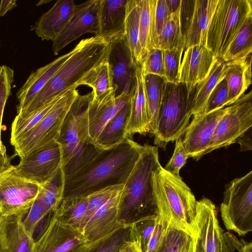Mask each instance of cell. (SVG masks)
Wrapping results in <instances>:
<instances>
[{"instance_id":"cell-18","label":"cell","mask_w":252,"mask_h":252,"mask_svg":"<svg viewBox=\"0 0 252 252\" xmlns=\"http://www.w3.org/2000/svg\"><path fill=\"white\" fill-rule=\"evenodd\" d=\"M185 50L179 82L184 83L190 92L208 75L217 58L205 46L195 45Z\"/></svg>"},{"instance_id":"cell-35","label":"cell","mask_w":252,"mask_h":252,"mask_svg":"<svg viewBox=\"0 0 252 252\" xmlns=\"http://www.w3.org/2000/svg\"><path fill=\"white\" fill-rule=\"evenodd\" d=\"M195 237L186 231L170 223L163 239L155 252H188Z\"/></svg>"},{"instance_id":"cell-25","label":"cell","mask_w":252,"mask_h":252,"mask_svg":"<svg viewBox=\"0 0 252 252\" xmlns=\"http://www.w3.org/2000/svg\"><path fill=\"white\" fill-rule=\"evenodd\" d=\"M218 0H195L193 10L184 31V50L200 45L206 46L207 30Z\"/></svg>"},{"instance_id":"cell-11","label":"cell","mask_w":252,"mask_h":252,"mask_svg":"<svg viewBox=\"0 0 252 252\" xmlns=\"http://www.w3.org/2000/svg\"><path fill=\"white\" fill-rule=\"evenodd\" d=\"M41 186L17 175L12 165L0 173V215L26 214Z\"/></svg>"},{"instance_id":"cell-32","label":"cell","mask_w":252,"mask_h":252,"mask_svg":"<svg viewBox=\"0 0 252 252\" xmlns=\"http://www.w3.org/2000/svg\"><path fill=\"white\" fill-rule=\"evenodd\" d=\"M88 203V196L63 198L53 213L63 223L80 229Z\"/></svg>"},{"instance_id":"cell-15","label":"cell","mask_w":252,"mask_h":252,"mask_svg":"<svg viewBox=\"0 0 252 252\" xmlns=\"http://www.w3.org/2000/svg\"><path fill=\"white\" fill-rule=\"evenodd\" d=\"M115 96L130 92L134 86L136 64L124 34L110 42L107 56Z\"/></svg>"},{"instance_id":"cell-33","label":"cell","mask_w":252,"mask_h":252,"mask_svg":"<svg viewBox=\"0 0 252 252\" xmlns=\"http://www.w3.org/2000/svg\"><path fill=\"white\" fill-rule=\"evenodd\" d=\"M77 85H87L91 87L94 99L99 98L115 91L107 60L91 70L77 83Z\"/></svg>"},{"instance_id":"cell-4","label":"cell","mask_w":252,"mask_h":252,"mask_svg":"<svg viewBox=\"0 0 252 252\" xmlns=\"http://www.w3.org/2000/svg\"><path fill=\"white\" fill-rule=\"evenodd\" d=\"M93 91L79 94L63 122L57 141L62 155L64 182L88 164L100 152L89 134L88 106Z\"/></svg>"},{"instance_id":"cell-21","label":"cell","mask_w":252,"mask_h":252,"mask_svg":"<svg viewBox=\"0 0 252 252\" xmlns=\"http://www.w3.org/2000/svg\"><path fill=\"white\" fill-rule=\"evenodd\" d=\"M76 4L73 0H58L44 13L33 27L42 40L52 41L63 30L70 20Z\"/></svg>"},{"instance_id":"cell-16","label":"cell","mask_w":252,"mask_h":252,"mask_svg":"<svg viewBox=\"0 0 252 252\" xmlns=\"http://www.w3.org/2000/svg\"><path fill=\"white\" fill-rule=\"evenodd\" d=\"M228 106L205 115H197L187 126L182 137L183 146L189 158L196 160L205 155L216 127L226 113Z\"/></svg>"},{"instance_id":"cell-57","label":"cell","mask_w":252,"mask_h":252,"mask_svg":"<svg viewBox=\"0 0 252 252\" xmlns=\"http://www.w3.org/2000/svg\"><path fill=\"white\" fill-rule=\"evenodd\" d=\"M194 252H200L199 247H198V244H197L196 237L195 241Z\"/></svg>"},{"instance_id":"cell-7","label":"cell","mask_w":252,"mask_h":252,"mask_svg":"<svg viewBox=\"0 0 252 252\" xmlns=\"http://www.w3.org/2000/svg\"><path fill=\"white\" fill-rule=\"evenodd\" d=\"M252 15V0H218L207 30L206 47L220 59L228 46Z\"/></svg>"},{"instance_id":"cell-26","label":"cell","mask_w":252,"mask_h":252,"mask_svg":"<svg viewBox=\"0 0 252 252\" xmlns=\"http://www.w3.org/2000/svg\"><path fill=\"white\" fill-rule=\"evenodd\" d=\"M127 0H100L99 31L94 36L109 41L124 34Z\"/></svg>"},{"instance_id":"cell-43","label":"cell","mask_w":252,"mask_h":252,"mask_svg":"<svg viewBox=\"0 0 252 252\" xmlns=\"http://www.w3.org/2000/svg\"><path fill=\"white\" fill-rule=\"evenodd\" d=\"M183 48L163 50L164 77L167 82H179V70Z\"/></svg>"},{"instance_id":"cell-10","label":"cell","mask_w":252,"mask_h":252,"mask_svg":"<svg viewBox=\"0 0 252 252\" xmlns=\"http://www.w3.org/2000/svg\"><path fill=\"white\" fill-rule=\"evenodd\" d=\"M252 126V92L244 94L228 106L218 122L205 155L236 143Z\"/></svg>"},{"instance_id":"cell-23","label":"cell","mask_w":252,"mask_h":252,"mask_svg":"<svg viewBox=\"0 0 252 252\" xmlns=\"http://www.w3.org/2000/svg\"><path fill=\"white\" fill-rule=\"evenodd\" d=\"M122 190L112 196L83 229L89 242L100 239L123 226L118 220V205Z\"/></svg>"},{"instance_id":"cell-12","label":"cell","mask_w":252,"mask_h":252,"mask_svg":"<svg viewBox=\"0 0 252 252\" xmlns=\"http://www.w3.org/2000/svg\"><path fill=\"white\" fill-rule=\"evenodd\" d=\"M35 240L33 252H86L89 242L82 230L65 224L52 212Z\"/></svg>"},{"instance_id":"cell-14","label":"cell","mask_w":252,"mask_h":252,"mask_svg":"<svg viewBox=\"0 0 252 252\" xmlns=\"http://www.w3.org/2000/svg\"><path fill=\"white\" fill-rule=\"evenodd\" d=\"M100 0H91L76 5L73 14L62 32L52 41L55 55L83 34L96 35L99 31Z\"/></svg>"},{"instance_id":"cell-39","label":"cell","mask_w":252,"mask_h":252,"mask_svg":"<svg viewBox=\"0 0 252 252\" xmlns=\"http://www.w3.org/2000/svg\"><path fill=\"white\" fill-rule=\"evenodd\" d=\"M153 4V0H140L139 42L142 51L141 61L151 49L155 48L152 37Z\"/></svg>"},{"instance_id":"cell-48","label":"cell","mask_w":252,"mask_h":252,"mask_svg":"<svg viewBox=\"0 0 252 252\" xmlns=\"http://www.w3.org/2000/svg\"><path fill=\"white\" fill-rule=\"evenodd\" d=\"M169 16L165 0H153L152 37L155 48L161 30Z\"/></svg>"},{"instance_id":"cell-13","label":"cell","mask_w":252,"mask_h":252,"mask_svg":"<svg viewBox=\"0 0 252 252\" xmlns=\"http://www.w3.org/2000/svg\"><path fill=\"white\" fill-rule=\"evenodd\" d=\"M20 159L14 166L15 173L42 185L61 167L62 151L58 142L55 141Z\"/></svg>"},{"instance_id":"cell-8","label":"cell","mask_w":252,"mask_h":252,"mask_svg":"<svg viewBox=\"0 0 252 252\" xmlns=\"http://www.w3.org/2000/svg\"><path fill=\"white\" fill-rule=\"evenodd\" d=\"M74 86L65 91L48 113L31 130L12 145L20 158L57 141L64 119L79 94Z\"/></svg>"},{"instance_id":"cell-5","label":"cell","mask_w":252,"mask_h":252,"mask_svg":"<svg viewBox=\"0 0 252 252\" xmlns=\"http://www.w3.org/2000/svg\"><path fill=\"white\" fill-rule=\"evenodd\" d=\"M152 183L158 214L196 237L197 200L190 188L181 177L170 173L160 164L153 172Z\"/></svg>"},{"instance_id":"cell-50","label":"cell","mask_w":252,"mask_h":252,"mask_svg":"<svg viewBox=\"0 0 252 252\" xmlns=\"http://www.w3.org/2000/svg\"><path fill=\"white\" fill-rule=\"evenodd\" d=\"M169 224V220L164 216L158 214L146 252H155L163 239Z\"/></svg>"},{"instance_id":"cell-17","label":"cell","mask_w":252,"mask_h":252,"mask_svg":"<svg viewBox=\"0 0 252 252\" xmlns=\"http://www.w3.org/2000/svg\"><path fill=\"white\" fill-rule=\"evenodd\" d=\"M195 230L200 252H223V230L215 205L207 198L197 201Z\"/></svg>"},{"instance_id":"cell-31","label":"cell","mask_w":252,"mask_h":252,"mask_svg":"<svg viewBox=\"0 0 252 252\" xmlns=\"http://www.w3.org/2000/svg\"><path fill=\"white\" fill-rule=\"evenodd\" d=\"M140 0H127L124 35L136 64L141 62L142 51L139 42Z\"/></svg>"},{"instance_id":"cell-38","label":"cell","mask_w":252,"mask_h":252,"mask_svg":"<svg viewBox=\"0 0 252 252\" xmlns=\"http://www.w3.org/2000/svg\"><path fill=\"white\" fill-rule=\"evenodd\" d=\"M41 186L39 194L47 212L50 214L57 209L63 198L64 177L61 167Z\"/></svg>"},{"instance_id":"cell-20","label":"cell","mask_w":252,"mask_h":252,"mask_svg":"<svg viewBox=\"0 0 252 252\" xmlns=\"http://www.w3.org/2000/svg\"><path fill=\"white\" fill-rule=\"evenodd\" d=\"M24 216L0 215V252H33L35 240L24 226Z\"/></svg>"},{"instance_id":"cell-53","label":"cell","mask_w":252,"mask_h":252,"mask_svg":"<svg viewBox=\"0 0 252 252\" xmlns=\"http://www.w3.org/2000/svg\"><path fill=\"white\" fill-rule=\"evenodd\" d=\"M119 252H143L138 241L130 240H125L121 245Z\"/></svg>"},{"instance_id":"cell-41","label":"cell","mask_w":252,"mask_h":252,"mask_svg":"<svg viewBox=\"0 0 252 252\" xmlns=\"http://www.w3.org/2000/svg\"><path fill=\"white\" fill-rule=\"evenodd\" d=\"M124 185L109 187L97 191L88 196L87 211L81 221L80 229L84 227L92 217L102 207L115 193L123 189Z\"/></svg>"},{"instance_id":"cell-42","label":"cell","mask_w":252,"mask_h":252,"mask_svg":"<svg viewBox=\"0 0 252 252\" xmlns=\"http://www.w3.org/2000/svg\"><path fill=\"white\" fill-rule=\"evenodd\" d=\"M14 74V71L10 67L5 65L0 66V153L2 154H6V147L1 138L2 117L5 104L11 93Z\"/></svg>"},{"instance_id":"cell-58","label":"cell","mask_w":252,"mask_h":252,"mask_svg":"<svg viewBox=\"0 0 252 252\" xmlns=\"http://www.w3.org/2000/svg\"><path fill=\"white\" fill-rule=\"evenodd\" d=\"M195 238L196 237L194 238L192 245L188 252H194Z\"/></svg>"},{"instance_id":"cell-30","label":"cell","mask_w":252,"mask_h":252,"mask_svg":"<svg viewBox=\"0 0 252 252\" xmlns=\"http://www.w3.org/2000/svg\"><path fill=\"white\" fill-rule=\"evenodd\" d=\"M143 76L148 115V133L155 135L162 88L166 80L164 77L155 74H143Z\"/></svg>"},{"instance_id":"cell-49","label":"cell","mask_w":252,"mask_h":252,"mask_svg":"<svg viewBox=\"0 0 252 252\" xmlns=\"http://www.w3.org/2000/svg\"><path fill=\"white\" fill-rule=\"evenodd\" d=\"M175 142L173 154L164 169L176 177L181 178L180 169L185 165L189 158L182 141V137L177 139Z\"/></svg>"},{"instance_id":"cell-36","label":"cell","mask_w":252,"mask_h":252,"mask_svg":"<svg viewBox=\"0 0 252 252\" xmlns=\"http://www.w3.org/2000/svg\"><path fill=\"white\" fill-rule=\"evenodd\" d=\"M179 11L170 15L164 24L158 38L156 48L162 50L184 48L185 37L181 31Z\"/></svg>"},{"instance_id":"cell-47","label":"cell","mask_w":252,"mask_h":252,"mask_svg":"<svg viewBox=\"0 0 252 252\" xmlns=\"http://www.w3.org/2000/svg\"><path fill=\"white\" fill-rule=\"evenodd\" d=\"M227 96V85L225 80L223 79L215 87L208 97L203 111L198 115L207 114L225 107Z\"/></svg>"},{"instance_id":"cell-40","label":"cell","mask_w":252,"mask_h":252,"mask_svg":"<svg viewBox=\"0 0 252 252\" xmlns=\"http://www.w3.org/2000/svg\"><path fill=\"white\" fill-rule=\"evenodd\" d=\"M130 226H123L108 235L89 242L86 252H119L123 242L129 238Z\"/></svg>"},{"instance_id":"cell-9","label":"cell","mask_w":252,"mask_h":252,"mask_svg":"<svg viewBox=\"0 0 252 252\" xmlns=\"http://www.w3.org/2000/svg\"><path fill=\"white\" fill-rule=\"evenodd\" d=\"M220 212L227 230L239 236L252 231V171L225 185Z\"/></svg>"},{"instance_id":"cell-29","label":"cell","mask_w":252,"mask_h":252,"mask_svg":"<svg viewBox=\"0 0 252 252\" xmlns=\"http://www.w3.org/2000/svg\"><path fill=\"white\" fill-rule=\"evenodd\" d=\"M225 62L217 59L208 75L198 83L191 92L192 116L201 113L211 93L217 85L224 78Z\"/></svg>"},{"instance_id":"cell-2","label":"cell","mask_w":252,"mask_h":252,"mask_svg":"<svg viewBox=\"0 0 252 252\" xmlns=\"http://www.w3.org/2000/svg\"><path fill=\"white\" fill-rule=\"evenodd\" d=\"M110 42L100 36L82 39L44 87L15 118L21 119L28 116L57 96L77 86L91 70L107 60Z\"/></svg>"},{"instance_id":"cell-54","label":"cell","mask_w":252,"mask_h":252,"mask_svg":"<svg viewBox=\"0 0 252 252\" xmlns=\"http://www.w3.org/2000/svg\"><path fill=\"white\" fill-rule=\"evenodd\" d=\"M16 6V0H1L0 2V16H4L8 11Z\"/></svg>"},{"instance_id":"cell-6","label":"cell","mask_w":252,"mask_h":252,"mask_svg":"<svg viewBox=\"0 0 252 252\" xmlns=\"http://www.w3.org/2000/svg\"><path fill=\"white\" fill-rule=\"evenodd\" d=\"M191 95L183 83L165 82L162 91L154 144L165 148L183 136L190 123Z\"/></svg>"},{"instance_id":"cell-34","label":"cell","mask_w":252,"mask_h":252,"mask_svg":"<svg viewBox=\"0 0 252 252\" xmlns=\"http://www.w3.org/2000/svg\"><path fill=\"white\" fill-rule=\"evenodd\" d=\"M252 52V15L249 16L220 59L224 62L244 58Z\"/></svg>"},{"instance_id":"cell-55","label":"cell","mask_w":252,"mask_h":252,"mask_svg":"<svg viewBox=\"0 0 252 252\" xmlns=\"http://www.w3.org/2000/svg\"><path fill=\"white\" fill-rule=\"evenodd\" d=\"M13 158V157H9L7 154L0 153V173L7 170L12 166L11 162Z\"/></svg>"},{"instance_id":"cell-24","label":"cell","mask_w":252,"mask_h":252,"mask_svg":"<svg viewBox=\"0 0 252 252\" xmlns=\"http://www.w3.org/2000/svg\"><path fill=\"white\" fill-rule=\"evenodd\" d=\"M73 52V49L31 73L16 93V98L18 101L16 107L17 114L22 111L44 87Z\"/></svg>"},{"instance_id":"cell-22","label":"cell","mask_w":252,"mask_h":252,"mask_svg":"<svg viewBox=\"0 0 252 252\" xmlns=\"http://www.w3.org/2000/svg\"><path fill=\"white\" fill-rule=\"evenodd\" d=\"M148 133V115L144 76L140 64H137L134 74V87L130 99V109L126 128V136Z\"/></svg>"},{"instance_id":"cell-46","label":"cell","mask_w":252,"mask_h":252,"mask_svg":"<svg viewBox=\"0 0 252 252\" xmlns=\"http://www.w3.org/2000/svg\"><path fill=\"white\" fill-rule=\"evenodd\" d=\"M140 65L145 75L152 74L164 77L163 50L151 49L142 59Z\"/></svg>"},{"instance_id":"cell-19","label":"cell","mask_w":252,"mask_h":252,"mask_svg":"<svg viewBox=\"0 0 252 252\" xmlns=\"http://www.w3.org/2000/svg\"><path fill=\"white\" fill-rule=\"evenodd\" d=\"M133 90L134 88L130 92L117 96L113 91L98 98L92 97L88 106V118L90 137L94 143L106 124L130 98Z\"/></svg>"},{"instance_id":"cell-52","label":"cell","mask_w":252,"mask_h":252,"mask_svg":"<svg viewBox=\"0 0 252 252\" xmlns=\"http://www.w3.org/2000/svg\"><path fill=\"white\" fill-rule=\"evenodd\" d=\"M236 143L240 144L241 152L251 151L252 150V127L241 135L237 139Z\"/></svg>"},{"instance_id":"cell-28","label":"cell","mask_w":252,"mask_h":252,"mask_svg":"<svg viewBox=\"0 0 252 252\" xmlns=\"http://www.w3.org/2000/svg\"><path fill=\"white\" fill-rule=\"evenodd\" d=\"M130 99L131 97L106 124L95 140L94 144L99 149L113 148L126 138V128L130 112Z\"/></svg>"},{"instance_id":"cell-1","label":"cell","mask_w":252,"mask_h":252,"mask_svg":"<svg viewBox=\"0 0 252 252\" xmlns=\"http://www.w3.org/2000/svg\"><path fill=\"white\" fill-rule=\"evenodd\" d=\"M143 149L126 137L113 148L102 150L88 164L64 182L63 198L88 196L104 188L125 185Z\"/></svg>"},{"instance_id":"cell-51","label":"cell","mask_w":252,"mask_h":252,"mask_svg":"<svg viewBox=\"0 0 252 252\" xmlns=\"http://www.w3.org/2000/svg\"><path fill=\"white\" fill-rule=\"evenodd\" d=\"M252 252V243L239 240L229 232L223 233V252Z\"/></svg>"},{"instance_id":"cell-45","label":"cell","mask_w":252,"mask_h":252,"mask_svg":"<svg viewBox=\"0 0 252 252\" xmlns=\"http://www.w3.org/2000/svg\"><path fill=\"white\" fill-rule=\"evenodd\" d=\"M48 214L39 193L23 217V223L26 230L33 235L40 222Z\"/></svg>"},{"instance_id":"cell-3","label":"cell","mask_w":252,"mask_h":252,"mask_svg":"<svg viewBox=\"0 0 252 252\" xmlns=\"http://www.w3.org/2000/svg\"><path fill=\"white\" fill-rule=\"evenodd\" d=\"M160 164L158 147L143 145L140 155L120 196L118 220L122 226H130L136 221L158 215L152 174Z\"/></svg>"},{"instance_id":"cell-56","label":"cell","mask_w":252,"mask_h":252,"mask_svg":"<svg viewBox=\"0 0 252 252\" xmlns=\"http://www.w3.org/2000/svg\"><path fill=\"white\" fill-rule=\"evenodd\" d=\"M165 1L170 15L180 10L181 0H165Z\"/></svg>"},{"instance_id":"cell-27","label":"cell","mask_w":252,"mask_h":252,"mask_svg":"<svg viewBox=\"0 0 252 252\" xmlns=\"http://www.w3.org/2000/svg\"><path fill=\"white\" fill-rule=\"evenodd\" d=\"M252 55L225 62L224 79L228 88L226 107L242 96L252 84Z\"/></svg>"},{"instance_id":"cell-44","label":"cell","mask_w":252,"mask_h":252,"mask_svg":"<svg viewBox=\"0 0 252 252\" xmlns=\"http://www.w3.org/2000/svg\"><path fill=\"white\" fill-rule=\"evenodd\" d=\"M157 216L139 220L130 225L129 239L138 241L143 252H147Z\"/></svg>"},{"instance_id":"cell-37","label":"cell","mask_w":252,"mask_h":252,"mask_svg":"<svg viewBox=\"0 0 252 252\" xmlns=\"http://www.w3.org/2000/svg\"><path fill=\"white\" fill-rule=\"evenodd\" d=\"M63 94L64 93L57 96L39 109L23 119H19L15 117L11 125L10 139L11 144H14L36 126L53 108Z\"/></svg>"}]
</instances>
